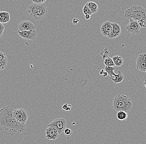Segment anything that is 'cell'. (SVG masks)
I'll list each match as a JSON object with an SVG mask.
<instances>
[{"mask_svg": "<svg viewBox=\"0 0 146 144\" xmlns=\"http://www.w3.org/2000/svg\"><path fill=\"white\" fill-rule=\"evenodd\" d=\"M46 137L49 140H56L59 134L58 131L54 128L51 127H48L45 130Z\"/></svg>", "mask_w": 146, "mask_h": 144, "instance_id": "cell-11", "label": "cell"}, {"mask_svg": "<svg viewBox=\"0 0 146 144\" xmlns=\"http://www.w3.org/2000/svg\"><path fill=\"white\" fill-rule=\"evenodd\" d=\"M144 85L146 88V81H145V83H144Z\"/></svg>", "mask_w": 146, "mask_h": 144, "instance_id": "cell-33", "label": "cell"}, {"mask_svg": "<svg viewBox=\"0 0 146 144\" xmlns=\"http://www.w3.org/2000/svg\"><path fill=\"white\" fill-rule=\"evenodd\" d=\"M18 33L20 37L25 40H35L37 35L36 30L28 31H18Z\"/></svg>", "mask_w": 146, "mask_h": 144, "instance_id": "cell-10", "label": "cell"}, {"mask_svg": "<svg viewBox=\"0 0 146 144\" xmlns=\"http://www.w3.org/2000/svg\"><path fill=\"white\" fill-rule=\"evenodd\" d=\"M117 117L119 121H125L128 117L127 113L124 111H119L117 113Z\"/></svg>", "mask_w": 146, "mask_h": 144, "instance_id": "cell-19", "label": "cell"}, {"mask_svg": "<svg viewBox=\"0 0 146 144\" xmlns=\"http://www.w3.org/2000/svg\"><path fill=\"white\" fill-rule=\"evenodd\" d=\"M63 133L66 136L69 137L72 134V130H71L70 127H66V128L65 129Z\"/></svg>", "mask_w": 146, "mask_h": 144, "instance_id": "cell-24", "label": "cell"}, {"mask_svg": "<svg viewBox=\"0 0 146 144\" xmlns=\"http://www.w3.org/2000/svg\"><path fill=\"white\" fill-rule=\"evenodd\" d=\"M48 11L47 6L44 3H33L29 5L27 9V12L31 18L36 21L44 19Z\"/></svg>", "mask_w": 146, "mask_h": 144, "instance_id": "cell-3", "label": "cell"}, {"mask_svg": "<svg viewBox=\"0 0 146 144\" xmlns=\"http://www.w3.org/2000/svg\"><path fill=\"white\" fill-rule=\"evenodd\" d=\"M83 11L85 15H91L93 14V13L90 10V9L88 8V7L87 6L86 4L84 5V8H83Z\"/></svg>", "mask_w": 146, "mask_h": 144, "instance_id": "cell-23", "label": "cell"}, {"mask_svg": "<svg viewBox=\"0 0 146 144\" xmlns=\"http://www.w3.org/2000/svg\"><path fill=\"white\" fill-rule=\"evenodd\" d=\"M68 104H65L62 107V108L63 109H64V110H65V111H66V109H67V108H68Z\"/></svg>", "mask_w": 146, "mask_h": 144, "instance_id": "cell-28", "label": "cell"}, {"mask_svg": "<svg viewBox=\"0 0 146 144\" xmlns=\"http://www.w3.org/2000/svg\"><path fill=\"white\" fill-rule=\"evenodd\" d=\"M48 127H54L58 131L59 135H62L66 128V122L63 118H56L52 121Z\"/></svg>", "mask_w": 146, "mask_h": 144, "instance_id": "cell-6", "label": "cell"}, {"mask_svg": "<svg viewBox=\"0 0 146 144\" xmlns=\"http://www.w3.org/2000/svg\"><path fill=\"white\" fill-rule=\"evenodd\" d=\"M18 31H28L36 30V26L32 22L29 21H23L18 25Z\"/></svg>", "mask_w": 146, "mask_h": 144, "instance_id": "cell-8", "label": "cell"}, {"mask_svg": "<svg viewBox=\"0 0 146 144\" xmlns=\"http://www.w3.org/2000/svg\"><path fill=\"white\" fill-rule=\"evenodd\" d=\"M86 5L88 7V8L90 9L91 11H92L93 14L96 13L98 11V5L95 3L89 1L87 3Z\"/></svg>", "mask_w": 146, "mask_h": 144, "instance_id": "cell-16", "label": "cell"}, {"mask_svg": "<svg viewBox=\"0 0 146 144\" xmlns=\"http://www.w3.org/2000/svg\"><path fill=\"white\" fill-rule=\"evenodd\" d=\"M104 64L106 66H110V67H114L115 66L112 58L108 57L105 59Z\"/></svg>", "mask_w": 146, "mask_h": 144, "instance_id": "cell-21", "label": "cell"}, {"mask_svg": "<svg viewBox=\"0 0 146 144\" xmlns=\"http://www.w3.org/2000/svg\"><path fill=\"white\" fill-rule=\"evenodd\" d=\"M32 1L34 3H37V4H40V3H43L46 1V0H33Z\"/></svg>", "mask_w": 146, "mask_h": 144, "instance_id": "cell-26", "label": "cell"}, {"mask_svg": "<svg viewBox=\"0 0 146 144\" xmlns=\"http://www.w3.org/2000/svg\"><path fill=\"white\" fill-rule=\"evenodd\" d=\"M71 107H72V105H68V108H67L66 111H70L71 109Z\"/></svg>", "mask_w": 146, "mask_h": 144, "instance_id": "cell-29", "label": "cell"}, {"mask_svg": "<svg viewBox=\"0 0 146 144\" xmlns=\"http://www.w3.org/2000/svg\"><path fill=\"white\" fill-rule=\"evenodd\" d=\"M133 104L131 99L124 95L117 96L113 100V108L115 111H124L126 113L130 112Z\"/></svg>", "mask_w": 146, "mask_h": 144, "instance_id": "cell-2", "label": "cell"}, {"mask_svg": "<svg viewBox=\"0 0 146 144\" xmlns=\"http://www.w3.org/2000/svg\"><path fill=\"white\" fill-rule=\"evenodd\" d=\"M13 110L9 105L0 109V130L7 135L18 134L25 130V125L18 122L13 116Z\"/></svg>", "mask_w": 146, "mask_h": 144, "instance_id": "cell-1", "label": "cell"}, {"mask_svg": "<svg viewBox=\"0 0 146 144\" xmlns=\"http://www.w3.org/2000/svg\"><path fill=\"white\" fill-rule=\"evenodd\" d=\"M10 20V14L8 12H0V23H6Z\"/></svg>", "mask_w": 146, "mask_h": 144, "instance_id": "cell-15", "label": "cell"}, {"mask_svg": "<svg viewBox=\"0 0 146 144\" xmlns=\"http://www.w3.org/2000/svg\"><path fill=\"white\" fill-rule=\"evenodd\" d=\"M104 70H101L100 72V75H103V74H104Z\"/></svg>", "mask_w": 146, "mask_h": 144, "instance_id": "cell-32", "label": "cell"}, {"mask_svg": "<svg viewBox=\"0 0 146 144\" xmlns=\"http://www.w3.org/2000/svg\"><path fill=\"white\" fill-rule=\"evenodd\" d=\"M115 78H111V79L113 80V82L115 84H118L121 83L124 79V75L122 73L121 71H119L118 72V74H115Z\"/></svg>", "mask_w": 146, "mask_h": 144, "instance_id": "cell-17", "label": "cell"}, {"mask_svg": "<svg viewBox=\"0 0 146 144\" xmlns=\"http://www.w3.org/2000/svg\"><path fill=\"white\" fill-rule=\"evenodd\" d=\"M137 69L141 72H146V54H139L137 58Z\"/></svg>", "mask_w": 146, "mask_h": 144, "instance_id": "cell-9", "label": "cell"}, {"mask_svg": "<svg viewBox=\"0 0 146 144\" xmlns=\"http://www.w3.org/2000/svg\"><path fill=\"white\" fill-rule=\"evenodd\" d=\"M108 75V74L107 72L105 71L104 74H103V76H104V77H106V76H107Z\"/></svg>", "mask_w": 146, "mask_h": 144, "instance_id": "cell-31", "label": "cell"}, {"mask_svg": "<svg viewBox=\"0 0 146 144\" xmlns=\"http://www.w3.org/2000/svg\"><path fill=\"white\" fill-rule=\"evenodd\" d=\"M114 64L117 67H119L123 65V60L122 56H114L112 58Z\"/></svg>", "mask_w": 146, "mask_h": 144, "instance_id": "cell-18", "label": "cell"}, {"mask_svg": "<svg viewBox=\"0 0 146 144\" xmlns=\"http://www.w3.org/2000/svg\"><path fill=\"white\" fill-rule=\"evenodd\" d=\"M90 17H91V15H85V18L86 20H89L90 19Z\"/></svg>", "mask_w": 146, "mask_h": 144, "instance_id": "cell-30", "label": "cell"}, {"mask_svg": "<svg viewBox=\"0 0 146 144\" xmlns=\"http://www.w3.org/2000/svg\"><path fill=\"white\" fill-rule=\"evenodd\" d=\"M103 59H106L108 57L109 54V50L108 48H105L104 50L101 51L100 53Z\"/></svg>", "mask_w": 146, "mask_h": 144, "instance_id": "cell-22", "label": "cell"}, {"mask_svg": "<svg viewBox=\"0 0 146 144\" xmlns=\"http://www.w3.org/2000/svg\"><path fill=\"white\" fill-rule=\"evenodd\" d=\"M124 17L137 22L146 19V9L139 5H133L125 11Z\"/></svg>", "mask_w": 146, "mask_h": 144, "instance_id": "cell-4", "label": "cell"}, {"mask_svg": "<svg viewBox=\"0 0 146 144\" xmlns=\"http://www.w3.org/2000/svg\"><path fill=\"white\" fill-rule=\"evenodd\" d=\"M111 25L113 28L112 31L107 37L109 39H115L118 37L121 34V28L120 25L117 23H111Z\"/></svg>", "mask_w": 146, "mask_h": 144, "instance_id": "cell-12", "label": "cell"}, {"mask_svg": "<svg viewBox=\"0 0 146 144\" xmlns=\"http://www.w3.org/2000/svg\"><path fill=\"white\" fill-rule=\"evenodd\" d=\"M13 115L16 121L22 124L25 125L29 117V113L24 108H19L13 110Z\"/></svg>", "mask_w": 146, "mask_h": 144, "instance_id": "cell-5", "label": "cell"}, {"mask_svg": "<svg viewBox=\"0 0 146 144\" xmlns=\"http://www.w3.org/2000/svg\"><path fill=\"white\" fill-rule=\"evenodd\" d=\"M111 23L109 21H106L100 27V32L104 37H108L112 31Z\"/></svg>", "mask_w": 146, "mask_h": 144, "instance_id": "cell-13", "label": "cell"}, {"mask_svg": "<svg viewBox=\"0 0 146 144\" xmlns=\"http://www.w3.org/2000/svg\"><path fill=\"white\" fill-rule=\"evenodd\" d=\"M128 33L135 35L140 33L141 29L140 25L137 21H134L132 19H129V22L126 27Z\"/></svg>", "mask_w": 146, "mask_h": 144, "instance_id": "cell-7", "label": "cell"}, {"mask_svg": "<svg viewBox=\"0 0 146 144\" xmlns=\"http://www.w3.org/2000/svg\"><path fill=\"white\" fill-rule=\"evenodd\" d=\"M5 27L2 23H0V37L3 34L4 31Z\"/></svg>", "mask_w": 146, "mask_h": 144, "instance_id": "cell-25", "label": "cell"}, {"mask_svg": "<svg viewBox=\"0 0 146 144\" xmlns=\"http://www.w3.org/2000/svg\"><path fill=\"white\" fill-rule=\"evenodd\" d=\"M8 64V59L5 53L0 51V71L4 70Z\"/></svg>", "mask_w": 146, "mask_h": 144, "instance_id": "cell-14", "label": "cell"}, {"mask_svg": "<svg viewBox=\"0 0 146 144\" xmlns=\"http://www.w3.org/2000/svg\"><path fill=\"white\" fill-rule=\"evenodd\" d=\"M79 21V19H76V18H74L73 20V24H77L78 23V22Z\"/></svg>", "mask_w": 146, "mask_h": 144, "instance_id": "cell-27", "label": "cell"}, {"mask_svg": "<svg viewBox=\"0 0 146 144\" xmlns=\"http://www.w3.org/2000/svg\"><path fill=\"white\" fill-rule=\"evenodd\" d=\"M105 71L107 72L108 75L111 77V78L113 77V76H115V74L114 72V70H115V67H110V66H106L105 67Z\"/></svg>", "mask_w": 146, "mask_h": 144, "instance_id": "cell-20", "label": "cell"}]
</instances>
